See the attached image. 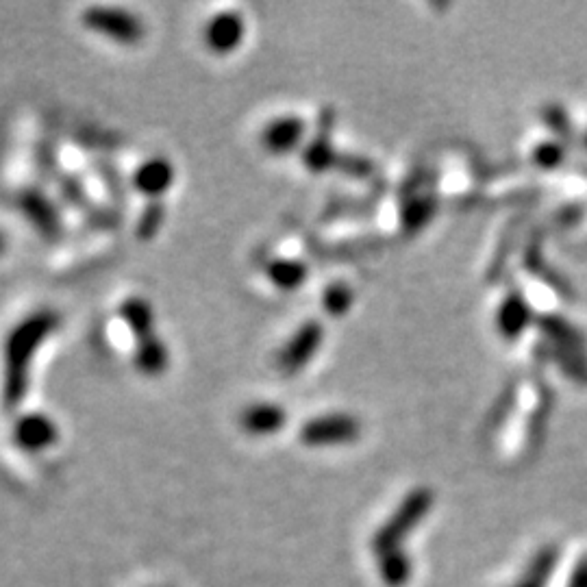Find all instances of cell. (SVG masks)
Returning <instances> with one entry per match:
<instances>
[{"instance_id": "6da1fadb", "label": "cell", "mask_w": 587, "mask_h": 587, "mask_svg": "<svg viewBox=\"0 0 587 587\" xmlns=\"http://www.w3.org/2000/svg\"><path fill=\"white\" fill-rule=\"evenodd\" d=\"M59 327V311L40 307L18 320L7 333L3 342V383H0V401L7 411H16L24 403L31 387L33 361Z\"/></svg>"}, {"instance_id": "7a4b0ae2", "label": "cell", "mask_w": 587, "mask_h": 587, "mask_svg": "<svg viewBox=\"0 0 587 587\" xmlns=\"http://www.w3.org/2000/svg\"><path fill=\"white\" fill-rule=\"evenodd\" d=\"M81 24L87 31L101 35L118 46H137L146 37L144 20L124 7H87L81 14Z\"/></svg>"}, {"instance_id": "3957f363", "label": "cell", "mask_w": 587, "mask_h": 587, "mask_svg": "<svg viewBox=\"0 0 587 587\" xmlns=\"http://www.w3.org/2000/svg\"><path fill=\"white\" fill-rule=\"evenodd\" d=\"M18 209L31 229L46 242H59L64 237V216L57 203L40 185H27L18 192Z\"/></svg>"}, {"instance_id": "277c9868", "label": "cell", "mask_w": 587, "mask_h": 587, "mask_svg": "<svg viewBox=\"0 0 587 587\" xmlns=\"http://www.w3.org/2000/svg\"><path fill=\"white\" fill-rule=\"evenodd\" d=\"M429 507H431V494L427 490L411 494L407 498V503H403V507L396 511L392 520L377 533V537H374V544H372L374 553L381 557V555L398 551V544L403 542V537H407L418 527L420 520L427 516Z\"/></svg>"}, {"instance_id": "5b68a950", "label": "cell", "mask_w": 587, "mask_h": 587, "mask_svg": "<svg viewBox=\"0 0 587 587\" xmlns=\"http://www.w3.org/2000/svg\"><path fill=\"white\" fill-rule=\"evenodd\" d=\"M11 440L27 455H42L59 442V424L44 411H27L14 420Z\"/></svg>"}, {"instance_id": "8992f818", "label": "cell", "mask_w": 587, "mask_h": 587, "mask_svg": "<svg viewBox=\"0 0 587 587\" xmlns=\"http://www.w3.org/2000/svg\"><path fill=\"white\" fill-rule=\"evenodd\" d=\"M246 40V20L235 9H224L211 16L203 27V44L211 55L229 57Z\"/></svg>"}, {"instance_id": "52a82bcc", "label": "cell", "mask_w": 587, "mask_h": 587, "mask_svg": "<svg viewBox=\"0 0 587 587\" xmlns=\"http://www.w3.org/2000/svg\"><path fill=\"white\" fill-rule=\"evenodd\" d=\"M322 344V327L318 322H305L301 329H298L287 344L281 348L277 355V368L287 374V377H294V374L301 372L311 357L318 353Z\"/></svg>"}, {"instance_id": "ba28073f", "label": "cell", "mask_w": 587, "mask_h": 587, "mask_svg": "<svg viewBox=\"0 0 587 587\" xmlns=\"http://www.w3.org/2000/svg\"><path fill=\"white\" fill-rule=\"evenodd\" d=\"M359 422L344 414L320 416L305 422L301 429V442L305 446H337L357 440Z\"/></svg>"}, {"instance_id": "9c48e42d", "label": "cell", "mask_w": 587, "mask_h": 587, "mask_svg": "<svg viewBox=\"0 0 587 587\" xmlns=\"http://www.w3.org/2000/svg\"><path fill=\"white\" fill-rule=\"evenodd\" d=\"M174 181H177V170H174V164L164 155H155L142 161L135 168L131 179L135 192L146 196L148 201H164V196L172 190Z\"/></svg>"}, {"instance_id": "30bf717a", "label": "cell", "mask_w": 587, "mask_h": 587, "mask_svg": "<svg viewBox=\"0 0 587 587\" xmlns=\"http://www.w3.org/2000/svg\"><path fill=\"white\" fill-rule=\"evenodd\" d=\"M305 120L298 116H279L270 120L259 133V144L270 155H285L303 142Z\"/></svg>"}, {"instance_id": "8fae6325", "label": "cell", "mask_w": 587, "mask_h": 587, "mask_svg": "<svg viewBox=\"0 0 587 587\" xmlns=\"http://www.w3.org/2000/svg\"><path fill=\"white\" fill-rule=\"evenodd\" d=\"M118 316L124 327L131 333L133 342L146 340V337L157 335V318L155 307L146 296H127L118 307Z\"/></svg>"}, {"instance_id": "7c38bea8", "label": "cell", "mask_w": 587, "mask_h": 587, "mask_svg": "<svg viewBox=\"0 0 587 587\" xmlns=\"http://www.w3.org/2000/svg\"><path fill=\"white\" fill-rule=\"evenodd\" d=\"M287 424V411L277 403H253L240 414V427L253 437H270Z\"/></svg>"}, {"instance_id": "4fadbf2b", "label": "cell", "mask_w": 587, "mask_h": 587, "mask_svg": "<svg viewBox=\"0 0 587 587\" xmlns=\"http://www.w3.org/2000/svg\"><path fill=\"white\" fill-rule=\"evenodd\" d=\"M133 366L146 379L164 377L170 368V348L164 337L151 335L146 340L135 342Z\"/></svg>"}, {"instance_id": "5bb4252c", "label": "cell", "mask_w": 587, "mask_h": 587, "mask_svg": "<svg viewBox=\"0 0 587 587\" xmlns=\"http://www.w3.org/2000/svg\"><path fill=\"white\" fill-rule=\"evenodd\" d=\"M266 277L274 287H277V290L292 292L305 283L307 266L303 264V261H296V259L274 257L266 264Z\"/></svg>"}, {"instance_id": "9a60e30c", "label": "cell", "mask_w": 587, "mask_h": 587, "mask_svg": "<svg viewBox=\"0 0 587 587\" xmlns=\"http://www.w3.org/2000/svg\"><path fill=\"white\" fill-rule=\"evenodd\" d=\"M164 222H166L164 201H148V205L142 209V214H140V218H137V224H135L137 240H142V242L155 240L161 227H164Z\"/></svg>"}, {"instance_id": "2e32d148", "label": "cell", "mask_w": 587, "mask_h": 587, "mask_svg": "<svg viewBox=\"0 0 587 587\" xmlns=\"http://www.w3.org/2000/svg\"><path fill=\"white\" fill-rule=\"evenodd\" d=\"M381 579L390 587H403L411 577V561L403 553H387L379 557Z\"/></svg>"}, {"instance_id": "e0dca14e", "label": "cell", "mask_w": 587, "mask_h": 587, "mask_svg": "<svg viewBox=\"0 0 587 587\" xmlns=\"http://www.w3.org/2000/svg\"><path fill=\"white\" fill-rule=\"evenodd\" d=\"M348 301H351V296H348V292L344 290L342 285H331L327 294H324V307H327L333 316L342 314Z\"/></svg>"}, {"instance_id": "ac0fdd59", "label": "cell", "mask_w": 587, "mask_h": 587, "mask_svg": "<svg viewBox=\"0 0 587 587\" xmlns=\"http://www.w3.org/2000/svg\"><path fill=\"white\" fill-rule=\"evenodd\" d=\"M5 251H7V237L3 231H0V255H3Z\"/></svg>"}, {"instance_id": "d6986e66", "label": "cell", "mask_w": 587, "mask_h": 587, "mask_svg": "<svg viewBox=\"0 0 587 587\" xmlns=\"http://www.w3.org/2000/svg\"><path fill=\"white\" fill-rule=\"evenodd\" d=\"M585 142H587V140H585Z\"/></svg>"}]
</instances>
